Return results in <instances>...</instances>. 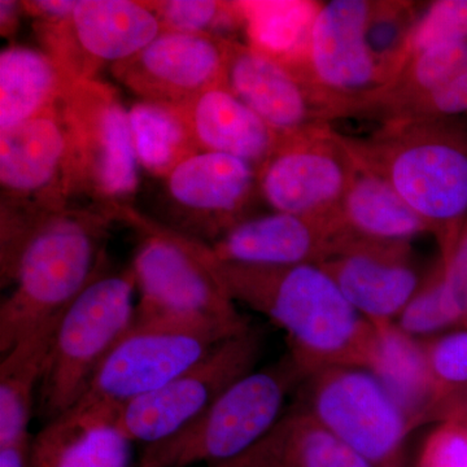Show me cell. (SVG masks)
<instances>
[{
    "label": "cell",
    "instance_id": "7",
    "mask_svg": "<svg viewBox=\"0 0 467 467\" xmlns=\"http://www.w3.org/2000/svg\"><path fill=\"white\" fill-rule=\"evenodd\" d=\"M135 291L130 267L109 270L106 265L61 313L38 389L39 411L47 422L78 401L131 325Z\"/></svg>",
    "mask_w": 467,
    "mask_h": 467
},
{
    "label": "cell",
    "instance_id": "16",
    "mask_svg": "<svg viewBox=\"0 0 467 467\" xmlns=\"http://www.w3.org/2000/svg\"><path fill=\"white\" fill-rule=\"evenodd\" d=\"M232 39L209 34L161 32L110 73L140 100L178 109L225 85Z\"/></svg>",
    "mask_w": 467,
    "mask_h": 467
},
{
    "label": "cell",
    "instance_id": "10",
    "mask_svg": "<svg viewBox=\"0 0 467 467\" xmlns=\"http://www.w3.org/2000/svg\"><path fill=\"white\" fill-rule=\"evenodd\" d=\"M265 333L250 326L161 389L129 402L113 425L131 441L156 444L171 438L204 413L234 383L256 370Z\"/></svg>",
    "mask_w": 467,
    "mask_h": 467
},
{
    "label": "cell",
    "instance_id": "14",
    "mask_svg": "<svg viewBox=\"0 0 467 467\" xmlns=\"http://www.w3.org/2000/svg\"><path fill=\"white\" fill-rule=\"evenodd\" d=\"M34 27L42 50L75 84L134 57L162 32L156 15L133 0H79L69 17Z\"/></svg>",
    "mask_w": 467,
    "mask_h": 467
},
{
    "label": "cell",
    "instance_id": "11",
    "mask_svg": "<svg viewBox=\"0 0 467 467\" xmlns=\"http://www.w3.org/2000/svg\"><path fill=\"white\" fill-rule=\"evenodd\" d=\"M0 209L52 216L78 207V169L61 101L0 133Z\"/></svg>",
    "mask_w": 467,
    "mask_h": 467
},
{
    "label": "cell",
    "instance_id": "24",
    "mask_svg": "<svg viewBox=\"0 0 467 467\" xmlns=\"http://www.w3.org/2000/svg\"><path fill=\"white\" fill-rule=\"evenodd\" d=\"M377 331L371 373L404 409L414 429L435 422L438 393L427 361L425 340L405 334L396 324L377 327Z\"/></svg>",
    "mask_w": 467,
    "mask_h": 467
},
{
    "label": "cell",
    "instance_id": "40",
    "mask_svg": "<svg viewBox=\"0 0 467 467\" xmlns=\"http://www.w3.org/2000/svg\"><path fill=\"white\" fill-rule=\"evenodd\" d=\"M23 15H26L23 2H15V0L0 2V33H2V36L5 38L16 32Z\"/></svg>",
    "mask_w": 467,
    "mask_h": 467
},
{
    "label": "cell",
    "instance_id": "44",
    "mask_svg": "<svg viewBox=\"0 0 467 467\" xmlns=\"http://www.w3.org/2000/svg\"><path fill=\"white\" fill-rule=\"evenodd\" d=\"M290 467H294V466L291 465V462H290Z\"/></svg>",
    "mask_w": 467,
    "mask_h": 467
},
{
    "label": "cell",
    "instance_id": "9",
    "mask_svg": "<svg viewBox=\"0 0 467 467\" xmlns=\"http://www.w3.org/2000/svg\"><path fill=\"white\" fill-rule=\"evenodd\" d=\"M61 109L75 144L79 199L115 216L134 207L140 168L119 91L99 78L76 82Z\"/></svg>",
    "mask_w": 467,
    "mask_h": 467
},
{
    "label": "cell",
    "instance_id": "43",
    "mask_svg": "<svg viewBox=\"0 0 467 467\" xmlns=\"http://www.w3.org/2000/svg\"><path fill=\"white\" fill-rule=\"evenodd\" d=\"M463 327H467V308H466V315H465V319H463V324H462Z\"/></svg>",
    "mask_w": 467,
    "mask_h": 467
},
{
    "label": "cell",
    "instance_id": "33",
    "mask_svg": "<svg viewBox=\"0 0 467 467\" xmlns=\"http://www.w3.org/2000/svg\"><path fill=\"white\" fill-rule=\"evenodd\" d=\"M395 324L405 334L420 340L430 339L432 335L454 326L442 303L441 259Z\"/></svg>",
    "mask_w": 467,
    "mask_h": 467
},
{
    "label": "cell",
    "instance_id": "30",
    "mask_svg": "<svg viewBox=\"0 0 467 467\" xmlns=\"http://www.w3.org/2000/svg\"><path fill=\"white\" fill-rule=\"evenodd\" d=\"M159 18L162 32L209 34L233 38L244 30L241 2L223 0H153L144 2Z\"/></svg>",
    "mask_w": 467,
    "mask_h": 467
},
{
    "label": "cell",
    "instance_id": "25",
    "mask_svg": "<svg viewBox=\"0 0 467 467\" xmlns=\"http://www.w3.org/2000/svg\"><path fill=\"white\" fill-rule=\"evenodd\" d=\"M61 313L27 334L2 355L0 447L30 439L34 399L45 376Z\"/></svg>",
    "mask_w": 467,
    "mask_h": 467
},
{
    "label": "cell",
    "instance_id": "31",
    "mask_svg": "<svg viewBox=\"0 0 467 467\" xmlns=\"http://www.w3.org/2000/svg\"><path fill=\"white\" fill-rule=\"evenodd\" d=\"M438 393L435 422L456 416L467 399V327L425 340Z\"/></svg>",
    "mask_w": 467,
    "mask_h": 467
},
{
    "label": "cell",
    "instance_id": "22",
    "mask_svg": "<svg viewBox=\"0 0 467 467\" xmlns=\"http://www.w3.org/2000/svg\"><path fill=\"white\" fill-rule=\"evenodd\" d=\"M133 441L112 422L60 416L30 442L29 467H131Z\"/></svg>",
    "mask_w": 467,
    "mask_h": 467
},
{
    "label": "cell",
    "instance_id": "21",
    "mask_svg": "<svg viewBox=\"0 0 467 467\" xmlns=\"http://www.w3.org/2000/svg\"><path fill=\"white\" fill-rule=\"evenodd\" d=\"M73 85L45 51L8 46L0 54V133L54 109Z\"/></svg>",
    "mask_w": 467,
    "mask_h": 467
},
{
    "label": "cell",
    "instance_id": "20",
    "mask_svg": "<svg viewBox=\"0 0 467 467\" xmlns=\"http://www.w3.org/2000/svg\"><path fill=\"white\" fill-rule=\"evenodd\" d=\"M175 109L198 150L233 156L259 171L281 140L282 135L226 85L209 88Z\"/></svg>",
    "mask_w": 467,
    "mask_h": 467
},
{
    "label": "cell",
    "instance_id": "38",
    "mask_svg": "<svg viewBox=\"0 0 467 467\" xmlns=\"http://www.w3.org/2000/svg\"><path fill=\"white\" fill-rule=\"evenodd\" d=\"M441 295L453 325H462L467 308V220L451 256L441 261Z\"/></svg>",
    "mask_w": 467,
    "mask_h": 467
},
{
    "label": "cell",
    "instance_id": "29",
    "mask_svg": "<svg viewBox=\"0 0 467 467\" xmlns=\"http://www.w3.org/2000/svg\"><path fill=\"white\" fill-rule=\"evenodd\" d=\"M420 5L404 0H371L367 24L368 51L380 86L398 76L410 57V39Z\"/></svg>",
    "mask_w": 467,
    "mask_h": 467
},
{
    "label": "cell",
    "instance_id": "17",
    "mask_svg": "<svg viewBox=\"0 0 467 467\" xmlns=\"http://www.w3.org/2000/svg\"><path fill=\"white\" fill-rule=\"evenodd\" d=\"M319 266L376 327L395 324L427 275L418 266L411 242L355 236L340 254Z\"/></svg>",
    "mask_w": 467,
    "mask_h": 467
},
{
    "label": "cell",
    "instance_id": "35",
    "mask_svg": "<svg viewBox=\"0 0 467 467\" xmlns=\"http://www.w3.org/2000/svg\"><path fill=\"white\" fill-rule=\"evenodd\" d=\"M465 113H467V69L425 97L405 104L382 124L454 119Z\"/></svg>",
    "mask_w": 467,
    "mask_h": 467
},
{
    "label": "cell",
    "instance_id": "42",
    "mask_svg": "<svg viewBox=\"0 0 467 467\" xmlns=\"http://www.w3.org/2000/svg\"><path fill=\"white\" fill-rule=\"evenodd\" d=\"M456 417H467V399H466L465 402H463L462 407L460 408V410L457 411L456 416L451 417V418H456Z\"/></svg>",
    "mask_w": 467,
    "mask_h": 467
},
{
    "label": "cell",
    "instance_id": "2",
    "mask_svg": "<svg viewBox=\"0 0 467 467\" xmlns=\"http://www.w3.org/2000/svg\"><path fill=\"white\" fill-rule=\"evenodd\" d=\"M344 140L425 221L447 261L467 220L466 129L454 119L389 122Z\"/></svg>",
    "mask_w": 467,
    "mask_h": 467
},
{
    "label": "cell",
    "instance_id": "26",
    "mask_svg": "<svg viewBox=\"0 0 467 467\" xmlns=\"http://www.w3.org/2000/svg\"><path fill=\"white\" fill-rule=\"evenodd\" d=\"M467 69V42L442 43L413 55L389 84L368 92L352 117L384 122L393 112L420 99Z\"/></svg>",
    "mask_w": 467,
    "mask_h": 467
},
{
    "label": "cell",
    "instance_id": "36",
    "mask_svg": "<svg viewBox=\"0 0 467 467\" xmlns=\"http://www.w3.org/2000/svg\"><path fill=\"white\" fill-rule=\"evenodd\" d=\"M416 467H467V417L439 423L423 441Z\"/></svg>",
    "mask_w": 467,
    "mask_h": 467
},
{
    "label": "cell",
    "instance_id": "1",
    "mask_svg": "<svg viewBox=\"0 0 467 467\" xmlns=\"http://www.w3.org/2000/svg\"><path fill=\"white\" fill-rule=\"evenodd\" d=\"M217 272L232 299L265 316L287 337L306 373L327 368L370 370L378 331L319 265L248 266L223 263Z\"/></svg>",
    "mask_w": 467,
    "mask_h": 467
},
{
    "label": "cell",
    "instance_id": "27",
    "mask_svg": "<svg viewBox=\"0 0 467 467\" xmlns=\"http://www.w3.org/2000/svg\"><path fill=\"white\" fill-rule=\"evenodd\" d=\"M245 45L297 73L306 61L313 21L322 2H241Z\"/></svg>",
    "mask_w": 467,
    "mask_h": 467
},
{
    "label": "cell",
    "instance_id": "4",
    "mask_svg": "<svg viewBox=\"0 0 467 467\" xmlns=\"http://www.w3.org/2000/svg\"><path fill=\"white\" fill-rule=\"evenodd\" d=\"M251 324L171 315H140L63 416L112 422L129 402L161 389Z\"/></svg>",
    "mask_w": 467,
    "mask_h": 467
},
{
    "label": "cell",
    "instance_id": "8",
    "mask_svg": "<svg viewBox=\"0 0 467 467\" xmlns=\"http://www.w3.org/2000/svg\"><path fill=\"white\" fill-rule=\"evenodd\" d=\"M316 422L376 467H409L414 426L368 368H327L310 374L296 400Z\"/></svg>",
    "mask_w": 467,
    "mask_h": 467
},
{
    "label": "cell",
    "instance_id": "15",
    "mask_svg": "<svg viewBox=\"0 0 467 467\" xmlns=\"http://www.w3.org/2000/svg\"><path fill=\"white\" fill-rule=\"evenodd\" d=\"M165 220L190 238L211 245L234 225L254 216L259 169L223 153L199 150L164 178Z\"/></svg>",
    "mask_w": 467,
    "mask_h": 467
},
{
    "label": "cell",
    "instance_id": "41",
    "mask_svg": "<svg viewBox=\"0 0 467 467\" xmlns=\"http://www.w3.org/2000/svg\"><path fill=\"white\" fill-rule=\"evenodd\" d=\"M30 439L0 447V467H29Z\"/></svg>",
    "mask_w": 467,
    "mask_h": 467
},
{
    "label": "cell",
    "instance_id": "37",
    "mask_svg": "<svg viewBox=\"0 0 467 467\" xmlns=\"http://www.w3.org/2000/svg\"><path fill=\"white\" fill-rule=\"evenodd\" d=\"M294 409L288 408L275 429L250 451L209 467H290Z\"/></svg>",
    "mask_w": 467,
    "mask_h": 467
},
{
    "label": "cell",
    "instance_id": "3",
    "mask_svg": "<svg viewBox=\"0 0 467 467\" xmlns=\"http://www.w3.org/2000/svg\"><path fill=\"white\" fill-rule=\"evenodd\" d=\"M115 214L78 205L48 218L27 243L0 306V353L57 317L107 265Z\"/></svg>",
    "mask_w": 467,
    "mask_h": 467
},
{
    "label": "cell",
    "instance_id": "18",
    "mask_svg": "<svg viewBox=\"0 0 467 467\" xmlns=\"http://www.w3.org/2000/svg\"><path fill=\"white\" fill-rule=\"evenodd\" d=\"M352 238L339 214L308 217L272 212L245 218L211 248L218 260L236 265H322Z\"/></svg>",
    "mask_w": 467,
    "mask_h": 467
},
{
    "label": "cell",
    "instance_id": "6",
    "mask_svg": "<svg viewBox=\"0 0 467 467\" xmlns=\"http://www.w3.org/2000/svg\"><path fill=\"white\" fill-rule=\"evenodd\" d=\"M116 218L137 235L130 265L140 294L135 312L248 324L218 275L211 245L135 207L119 209Z\"/></svg>",
    "mask_w": 467,
    "mask_h": 467
},
{
    "label": "cell",
    "instance_id": "34",
    "mask_svg": "<svg viewBox=\"0 0 467 467\" xmlns=\"http://www.w3.org/2000/svg\"><path fill=\"white\" fill-rule=\"evenodd\" d=\"M454 42H467V0L430 3L411 34L409 58L432 46Z\"/></svg>",
    "mask_w": 467,
    "mask_h": 467
},
{
    "label": "cell",
    "instance_id": "39",
    "mask_svg": "<svg viewBox=\"0 0 467 467\" xmlns=\"http://www.w3.org/2000/svg\"><path fill=\"white\" fill-rule=\"evenodd\" d=\"M79 0H27L23 2L24 12L38 24L57 23L75 11Z\"/></svg>",
    "mask_w": 467,
    "mask_h": 467
},
{
    "label": "cell",
    "instance_id": "23",
    "mask_svg": "<svg viewBox=\"0 0 467 467\" xmlns=\"http://www.w3.org/2000/svg\"><path fill=\"white\" fill-rule=\"evenodd\" d=\"M356 162L355 175L339 208L340 220L350 235L368 241L411 242L430 234L425 221L386 178L359 160Z\"/></svg>",
    "mask_w": 467,
    "mask_h": 467
},
{
    "label": "cell",
    "instance_id": "13",
    "mask_svg": "<svg viewBox=\"0 0 467 467\" xmlns=\"http://www.w3.org/2000/svg\"><path fill=\"white\" fill-rule=\"evenodd\" d=\"M371 0L322 3L313 21L306 61L295 73L309 86L327 121L350 119L368 92L380 86L367 42Z\"/></svg>",
    "mask_w": 467,
    "mask_h": 467
},
{
    "label": "cell",
    "instance_id": "12",
    "mask_svg": "<svg viewBox=\"0 0 467 467\" xmlns=\"http://www.w3.org/2000/svg\"><path fill=\"white\" fill-rule=\"evenodd\" d=\"M356 165L344 134L330 124L284 135L260 168L261 199L273 212L337 216Z\"/></svg>",
    "mask_w": 467,
    "mask_h": 467
},
{
    "label": "cell",
    "instance_id": "28",
    "mask_svg": "<svg viewBox=\"0 0 467 467\" xmlns=\"http://www.w3.org/2000/svg\"><path fill=\"white\" fill-rule=\"evenodd\" d=\"M138 164L156 178H167L183 160L199 152L178 110L140 100L129 109Z\"/></svg>",
    "mask_w": 467,
    "mask_h": 467
},
{
    "label": "cell",
    "instance_id": "32",
    "mask_svg": "<svg viewBox=\"0 0 467 467\" xmlns=\"http://www.w3.org/2000/svg\"><path fill=\"white\" fill-rule=\"evenodd\" d=\"M294 409L290 462L294 467H376L328 432L300 407Z\"/></svg>",
    "mask_w": 467,
    "mask_h": 467
},
{
    "label": "cell",
    "instance_id": "19",
    "mask_svg": "<svg viewBox=\"0 0 467 467\" xmlns=\"http://www.w3.org/2000/svg\"><path fill=\"white\" fill-rule=\"evenodd\" d=\"M225 85L282 137L330 124L303 79L238 39L230 42Z\"/></svg>",
    "mask_w": 467,
    "mask_h": 467
},
{
    "label": "cell",
    "instance_id": "5",
    "mask_svg": "<svg viewBox=\"0 0 467 467\" xmlns=\"http://www.w3.org/2000/svg\"><path fill=\"white\" fill-rule=\"evenodd\" d=\"M306 378L296 359L285 353L234 383L171 438L146 445L138 467L212 466L241 456L275 429L287 411L288 396L299 391Z\"/></svg>",
    "mask_w": 467,
    "mask_h": 467
}]
</instances>
